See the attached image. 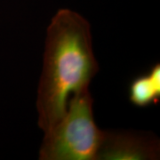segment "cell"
Wrapping results in <instances>:
<instances>
[{
    "label": "cell",
    "instance_id": "6da1fadb",
    "mask_svg": "<svg viewBox=\"0 0 160 160\" xmlns=\"http://www.w3.org/2000/svg\"><path fill=\"white\" fill-rule=\"evenodd\" d=\"M99 69L89 22L77 12L60 9L46 29L38 87L36 107L42 131H48L57 123L69 97L89 88Z\"/></svg>",
    "mask_w": 160,
    "mask_h": 160
},
{
    "label": "cell",
    "instance_id": "7a4b0ae2",
    "mask_svg": "<svg viewBox=\"0 0 160 160\" xmlns=\"http://www.w3.org/2000/svg\"><path fill=\"white\" fill-rule=\"evenodd\" d=\"M44 134L39 159H97L104 131L95 123L89 88L69 97L62 117Z\"/></svg>",
    "mask_w": 160,
    "mask_h": 160
},
{
    "label": "cell",
    "instance_id": "3957f363",
    "mask_svg": "<svg viewBox=\"0 0 160 160\" xmlns=\"http://www.w3.org/2000/svg\"><path fill=\"white\" fill-rule=\"evenodd\" d=\"M158 139L149 133L104 131L96 160L158 159Z\"/></svg>",
    "mask_w": 160,
    "mask_h": 160
},
{
    "label": "cell",
    "instance_id": "277c9868",
    "mask_svg": "<svg viewBox=\"0 0 160 160\" xmlns=\"http://www.w3.org/2000/svg\"><path fill=\"white\" fill-rule=\"evenodd\" d=\"M129 101L138 108H147L159 102V63H156L148 72L132 81L129 86Z\"/></svg>",
    "mask_w": 160,
    "mask_h": 160
}]
</instances>
